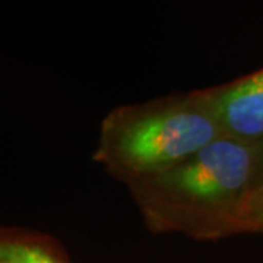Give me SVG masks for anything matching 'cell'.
<instances>
[{"label": "cell", "mask_w": 263, "mask_h": 263, "mask_svg": "<svg viewBox=\"0 0 263 263\" xmlns=\"http://www.w3.org/2000/svg\"><path fill=\"white\" fill-rule=\"evenodd\" d=\"M0 263H65L43 246L24 240H0Z\"/></svg>", "instance_id": "obj_4"}, {"label": "cell", "mask_w": 263, "mask_h": 263, "mask_svg": "<svg viewBox=\"0 0 263 263\" xmlns=\"http://www.w3.org/2000/svg\"><path fill=\"white\" fill-rule=\"evenodd\" d=\"M238 216L246 227L263 233V183L246 193L240 203Z\"/></svg>", "instance_id": "obj_5"}, {"label": "cell", "mask_w": 263, "mask_h": 263, "mask_svg": "<svg viewBox=\"0 0 263 263\" xmlns=\"http://www.w3.org/2000/svg\"><path fill=\"white\" fill-rule=\"evenodd\" d=\"M260 161H262V168H263V155H260ZM263 183V181H262Z\"/></svg>", "instance_id": "obj_6"}, {"label": "cell", "mask_w": 263, "mask_h": 263, "mask_svg": "<svg viewBox=\"0 0 263 263\" xmlns=\"http://www.w3.org/2000/svg\"><path fill=\"white\" fill-rule=\"evenodd\" d=\"M257 155L252 142L219 136L170 171L164 181L181 195L200 202L245 197L257 170Z\"/></svg>", "instance_id": "obj_2"}, {"label": "cell", "mask_w": 263, "mask_h": 263, "mask_svg": "<svg viewBox=\"0 0 263 263\" xmlns=\"http://www.w3.org/2000/svg\"><path fill=\"white\" fill-rule=\"evenodd\" d=\"M214 114L196 108H168L139 117L117 136L119 158L133 170L167 168L192 158L219 138Z\"/></svg>", "instance_id": "obj_1"}, {"label": "cell", "mask_w": 263, "mask_h": 263, "mask_svg": "<svg viewBox=\"0 0 263 263\" xmlns=\"http://www.w3.org/2000/svg\"><path fill=\"white\" fill-rule=\"evenodd\" d=\"M212 114L227 136L263 139V69L216 95Z\"/></svg>", "instance_id": "obj_3"}]
</instances>
